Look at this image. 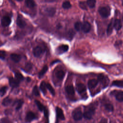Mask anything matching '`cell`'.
I'll return each instance as SVG.
<instances>
[{
    "label": "cell",
    "instance_id": "cell-1",
    "mask_svg": "<svg viewBox=\"0 0 123 123\" xmlns=\"http://www.w3.org/2000/svg\"><path fill=\"white\" fill-rule=\"evenodd\" d=\"M95 113V108L94 106H89L85 111L83 113L84 117L87 120H90L92 118Z\"/></svg>",
    "mask_w": 123,
    "mask_h": 123
},
{
    "label": "cell",
    "instance_id": "cell-2",
    "mask_svg": "<svg viewBox=\"0 0 123 123\" xmlns=\"http://www.w3.org/2000/svg\"><path fill=\"white\" fill-rule=\"evenodd\" d=\"M72 116L74 120L76 121L81 120L83 116V114L82 113L81 108L80 107H78L74 109L72 111Z\"/></svg>",
    "mask_w": 123,
    "mask_h": 123
},
{
    "label": "cell",
    "instance_id": "cell-3",
    "mask_svg": "<svg viewBox=\"0 0 123 123\" xmlns=\"http://www.w3.org/2000/svg\"><path fill=\"white\" fill-rule=\"evenodd\" d=\"M98 12L101 16L103 18L108 17L111 13L110 8L108 6L100 7L98 10Z\"/></svg>",
    "mask_w": 123,
    "mask_h": 123
},
{
    "label": "cell",
    "instance_id": "cell-4",
    "mask_svg": "<svg viewBox=\"0 0 123 123\" xmlns=\"http://www.w3.org/2000/svg\"><path fill=\"white\" fill-rule=\"evenodd\" d=\"M56 122L58 123L60 120H64L65 118L63 113L62 110L59 107H56Z\"/></svg>",
    "mask_w": 123,
    "mask_h": 123
},
{
    "label": "cell",
    "instance_id": "cell-5",
    "mask_svg": "<svg viewBox=\"0 0 123 123\" xmlns=\"http://www.w3.org/2000/svg\"><path fill=\"white\" fill-rule=\"evenodd\" d=\"M37 118V116L35 113L31 111H29L26 113L25 121L26 123H30Z\"/></svg>",
    "mask_w": 123,
    "mask_h": 123
},
{
    "label": "cell",
    "instance_id": "cell-6",
    "mask_svg": "<svg viewBox=\"0 0 123 123\" xmlns=\"http://www.w3.org/2000/svg\"><path fill=\"white\" fill-rule=\"evenodd\" d=\"M98 81H99L103 86L106 87L108 86L109 83V79L103 74H99L98 77Z\"/></svg>",
    "mask_w": 123,
    "mask_h": 123
},
{
    "label": "cell",
    "instance_id": "cell-7",
    "mask_svg": "<svg viewBox=\"0 0 123 123\" xmlns=\"http://www.w3.org/2000/svg\"><path fill=\"white\" fill-rule=\"evenodd\" d=\"M11 23V19L8 16H3L1 18V25L3 27L9 26Z\"/></svg>",
    "mask_w": 123,
    "mask_h": 123
},
{
    "label": "cell",
    "instance_id": "cell-8",
    "mask_svg": "<svg viewBox=\"0 0 123 123\" xmlns=\"http://www.w3.org/2000/svg\"><path fill=\"white\" fill-rule=\"evenodd\" d=\"M111 94L115 96L117 100L120 102L123 101V91H113L111 92Z\"/></svg>",
    "mask_w": 123,
    "mask_h": 123
},
{
    "label": "cell",
    "instance_id": "cell-9",
    "mask_svg": "<svg viewBox=\"0 0 123 123\" xmlns=\"http://www.w3.org/2000/svg\"><path fill=\"white\" fill-rule=\"evenodd\" d=\"M44 12L49 16H53L56 12V9L53 7H48L44 9Z\"/></svg>",
    "mask_w": 123,
    "mask_h": 123
},
{
    "label": "cell",
    "instance_id": "cell-10",
    "mask_svg": "<svg viewBox=\"0 0 123 123\" xmlns=\"http://www.w3.org/2000/svg\"><path fill=\"white\" fill-rule=\"evenodd\" d=\"M16 24L17 25L21 28H24L26 25V22L22 18V17L20 16V15H18L17 16V18L16 19Z\"/></svg>",
    "mask_w": 123,
    "mask_h": 123
},
{
    "label": "cell",
    "instance_id": "cell-11",
    "mask_svg": "<svg viewBox=\"0 0 123 123\" xmlns=\"http://www.w3.org/2000/svg\"><path fill=\"white\" fill-rule=\"evenodd\" d=\"M33 53L35 57H39L43 53V49L40 46H37L33 49Z\"/></svg>",
    "mask_w": 123,
    "mask_h": 123
},
{
    "label": "cell",
    "instance_id": "cell-12",
    "mask_svg": "<svg viewBox=\"0 0 123 123\" xmlns=\"http://www.w3.org/2000/svg\"><path fill=\"white\" fill-rule=\"evenodd\" d=\"M9 83L10 86L12 87L15 88L18 87L19 86L20 82L17 80L15 78H14L12 77H10L9 78Z\"/></svg>",
    "mask_w": 123,
    "mask_h": 123
},
{
    "label": "cell",
    "instance_id": "cell-13",
    "mask_svg": "<svg viewBox=\"0 0 123 123\" xmlns=\"http://www.w3.org/2000/svg\"><path fill=\"white\" fill-rule=\"evenodd\" d=\"M76 89L78 93L81 94L86 91V87L83 83H78L76 86Z\"/></svg>",
    "mask_w": 123,
    "mask_h": 123
},
{
    "label": "cell",
    "instance_id": "cell-14",
    "mask_svg": "<svg viewBox=\"0 0 123 123\" xmlns=\"http://www.w3.org/2000/svg\"><path fill=\"white\" fill-rule=\"evenodd\" d=\"M91 29V25L88 22L85 21L82 24V31L85 33H88L89 32V31Z\"/></svg>",
    "mask_w": 123,
    "mask_h": 123
},
{
    "label": "cell",
    "instance_id": "cell-15",
    "mask_svg": "<svg viewBox=\"0 0 123 123\" xmlns=\"http://www.w3.org/2000/svg\"><path fill=\"white\" fill-rule=\"evenodd\" d=\"M69 49V46L68 45H62L59 46L57 49V53L59 54H62L63 52L67 51Z\"/></svg>",
    "mask_w": 123,
    "mask_h": 123
},
{
    "label": "cell",
    "instance_id": "cell-16",
    "mask_svg": "<svg viewBox=\"0 0 123 123\" xmlns=\"http://www.w3.org/2000/svg\"><path fill=\"white\" fill-rule=\"evenodd\" d=\"M98 80H97L96 79H92L88 81L87 85L89 89H92L95 88L98 85Z\"/></svg>",
    "mask_w": 123,
    "mask_h": 123
},
{
    "label": "cell",
    "instance_id": "cell-17",
    "mask_svg": "<svg viewBox=\"0 0 123 123\" xmlns=\"http://www.w3.org/2000/svg\"><path fill=\"white\" fill-rule=\"evenodd\" d=\"M10 57L12 61H13L14 62H16V63L19 62L21 59V56L20 55L16 53L11 54Z\"/></svg>",
    "mask_w": 123,
    "mask_h": 123
},
{
    "label": "cell",
    "instance_id": "cell-18",
    "mask_svg": "<svg viewBox=\"0 0 123 123\" xmlns=\"http://www.w3.org/2000/svg\"><path fill=\"white\" fill-rule=\"evenodd\" d=\"M122 26V21L120 19H116L114 21V27L116 30H120Z\"/></svg>",
    "mask_w": 123,
    "mask_h": 123
},
{
    "label": "cell",
    "instance_id": "cell-19",
    "mask_svg": "<svg viewBox=\"0 0 123 123\" xmlns=\"http://www.w3.org/2000/svg\"><path fill=\"white\" fill-rule=\"evenodd\" d=\"M24 104V100L22 99H17L14 101L13 105H15V110L18 111L21 109Z\"/></svg>",
    "mask_w": 123,
    "mask_h": 123
},
{
    "label": "cell",
    "instance_id": "cell-20",
    "mask_svg": "<svg viewBox=\"0 0 123 123\" xmlns=\"http://www.w3.org/2000/svg\"><path fill=\"white\" fill-rule=\"evenodd\" d=\"M65 72L64 71L62 70H58L56 73H55V75L56 77L59 80H62L64 76H65Z\"/></svg>",
    "mask_w": 123,
    "mask_h": 123
},
{
    "label": "cell",
    "instance_id": "cell-21",
    "mask_svg": "<svg viewBox=\"0 0 123 123\" xmlns=\"http://www.w3.org/2000/svg\"><path fill=\"white\" fill-rule=\"evenodd\" d=\"M65 91L67 93L70 95L74 94V88L72 85H69L65 87Z\"/></svg>",
    "mask_w": 123,
    "mask_h": 123
},
{
    "label": "cell",
    "instance_id": "cell-22",
    "mask_svg": "<svg viewBox=\"0 0 123 123\" xmlns=\"http://www.w3.org/2000/svg\"><path fill=\"white\" fill-rule=\"evenodd\" d=\"M114 27V21L113 20H111L109 25H108V27L107 29V33L108 35H110L113 30V28Z\"/></svg>",
    "mask_w": 123,
    "mask_h": 123
},
{
    "label": "cell",
    "instance_id": "cell-23",
    "mask_svg": "<svg viewBox=\"0 0 123 123\" xmlns=\"http://www.w3.org/2000/svg\"><path fill=\"white\" fill-rule=\"evenodd\" d=\"M40 89L44 95L47 93V83L45 81H42L40 84Z\"/></svg>",
    "mask_w": 123,
    "mask_h": 123
},
{
    "label": "cell",
    "instance_id": "cell-24",
    "mask_svg": "<svg viewBox=\"0 0 123 123\" xmlns=\"http://www.w3.org/2000/svg\"><path fill=\"white\" fill-rule=\"evenodd\" d=\"M48 70V67L47 65H44L42 69L41 70V71L38 73V77L39 78H41L45 74V73L47 72Z\"/></svg>",
    "mask_w": 123,
    "mask_h": 123
},
{
    "label": "cell",
    "instance_id": "cell-25",
    "mask_svg": "<svg viewBox=\"0 0 123 123\" xmlns=\"http://www.w3.org/2000/svg\"><path fill=\"white\" fill-rule=\"evenodd\" d=\"M35 102L36 104V105L37 107V108L40 111H44V110L46 109V107L43 105V104H42L39 100H35Z\"/></svg>",
    "mask_w": 123,
    "mask_h": 123
},
{
    "label": "cell",
    "instance_id": "cell-26",
    "mask_svg": "<svg viewBox=\"0 0 123 123\" xmlns=\"http://www.w3.org/2000/svg\"><path fill=\"white\" fill-rule=\"evenodd\" d=\"M12 100L11 98H10L9 97H7L5 98L2 101V105L4 106H7L9 105L12 103Z\"/></svg>",
    "mask_w": 123,
    "mask_h": 123
},
{
    "label": "cell",
    "instance_id": "cell-27",
    "mask_svg": "<svg viewBox=\"0 0 123 123\" xmlns=\"http://www.w3.org/2000/svg\"><path fill=\"white\" fill-rule=\"evenodd\" d=\"M25 5L30 8H32L34 7L36 5V4L34 0H27L25 1Z\"/></svg>",
    "mask_w": 123,
    "mask_h": 123
},
{
    "label": "cell",
    "instance_id": "cell-28",
    "mask_svg": "<svg viewBox=\"0 0 123 123\" xmlns=\"http://www.w3.org/2000/svg\"><path fill=\"white\" fill-rule=\"evenodd\" d=\"M14 76H15V78L18 80L19 82L22 81L24 80V76L23 75L19 72H15L14 73Z\"/></svg>",
    "mask_w": 123,
    "mask_h": 123
},
{
    "label": "cell",
    "instance_id": "cell-29",
    "mask_svg": "<svg viewBox=\"0 0 123 123\" xmlns=\"http://www.w3.org/2000/svg\"><path fill=\"white\" fill-rule=\"evenodd\" d=\"M112 85L120 87H123V80H115L112 82Z\"/></svg>",
    "mask_w": 123,
    "mask_h": 123
},
{
    "label": "cell",
    "instance_id": "cell-30",
    "mask_svg": "<svg viewBox=\"0 0 123 123\" xmlns=\"http://www.w3.org/2000/svg\"><path fill=\"white\" fill-rule=\"evenodd\" d=\"M74 27L77 31H79L80 30H82V23L81 22H76L74 25Z\"/></svg>",
    "mask_w": 123,
    "mask_h": 123
},
{
    "label": "cell",
    "instance_id": "cell-31",
    "mask_svg": "<svg viewBox=\"0 0 123 123\" xmlns=\"http://www.w3.org/2000/svg\"><path fill=\"white\" fill-rule=\"evenodd\" d=\"M75 34V32L73 29H70L68 31L67 33V37L69 39L71 40L74 37Z\"/></svg>",
    "mask_w": 123,
    "mask_h": 123
},
{
    "label": "cell",
    "instance_id": "cell-32",
    "mask_svg": "<svg viewBox=\"0 0 123 123\" xmlns=\"http://www.w3.org/2000/svg\"><path fill=\"white\" fill-rule=\"evenodd\" d=\"M104 107L106 110H107L108 111L111 112L113 111V105L111 103H107L104 105Z\"/></svg>",
    "mask_w": 123,
    "mask_h": 123
},
{
    "label": "cell",
    "instance_id": "cell-33",
    "mask_svg": "<svg viewBox=\"0 0 123 123\" xmlns=\"http://www.w3.org/2000/svg\"><path fill=\"white\" fill-rule=\"evenodd\" d=\"M72 5L70 1H65L63 2L62 4V7L64 9H68L71 7Z\"/></svg>",
    "mask_w": 123,
    "mask_h": 123
},
{
    "label": "cell",
    "instance_id": "cell-34",
    "mask_svg": "<svg viewBox=\"0 0 123 123\" xmlns=\"http://www.w3.org/2000/svg\"><path fill=\"white\" fill-rule=\"evenodd\" d=\"M86 2L87 4V5L90 8H93L95 6L96 1L95 0H87Z\"/></svg>",
    "mask_w": 123,
    "mask_h": 123
},
{
    "label": "cell",
    "instance_id": "cell-35",
    "mask_svg": "<svg viewBox=\"0 0 123 123\" xmlns=\"http://www.w3.org/2000/svg\"><path fill=\"white\" fill-rule=\"evenodd\" d=\"M47 89L49 91L50 93L52 94V95L55 96V90L54 89V88L50 84L47 83Z\"/></svg>",
    "mask_w": 123,
    "mask_h": 123
},
{
    "label": "cell",
    "instance_id": "cell-36",
    "mask_svg": "<svg viewBox=\"0 0 123 123\" xmlns=\"http://www.w3.org/2000/svg\"><path fill=\"white\" fill-rule=\"evenodd\" d=\"M79 6L80 8L84 10H87V4L85 1H79Z\"/></svg>",
    "mask_w": 123,
    "mask_h": 123
},
{
    "label": "cell",
    "instance_id": "cell-37",
    "mask_svg": "<svg viewBox=\"0 0 123 123\" xmlns=\"http://www.w3.org/2000/svg\"><path fill=\"white\" fill-rule=\"evenodd\" d=\"M32 68V65L31 63H27L25 65V68H24V70L26 72H30L31 69Z\"/></svg>",
    "mask_w": 123,
    "mask_h": 123
},
{
    "label": "cell",
    "instance_id": "cell-38",
    "mask_svg": "<svg viewBox=\"0 0 123 123\" xmlns=\"http://www.w3.org/2000/svg\"><path fill=\"white\" fill-rule=\"evenodd\" d=\"M33 93L36 96H39L40 93L38 87L37 86H34L33 88Z\"/></svg>",
    "mask_w": 123,
    "mask_h": 123
},
{
    "label": "cell",
    "instance_id": "cell-39",
    "mask_svg": "<svg viewBox=\"0 0 123 123\" xmlns=\"http://www.w3.org/2000/svg\"><path fill=\"white\" fill-rule=\"evenodd\" d=\"M7 89V87L6 86H3L0 88V94L1 97H3L5 94Z\"/></svg>",
    "mask_w": 123,
    "mask_h": 123
},
{
    "label": "cell",
    "instance_id": "cell-40",
    "mask_svg": "<svg viewBox=\"0 0 123 123\" xmlns=\"http://www.w3.org/2000/svg\"><path fill=\"white\" fill-rule=\"evenodd\" d=\"M6 54H5V52L3 50H1L0 51V58L2 60H4Z\"/></svg>",
    "mask_w": 123,
    "mask_h": 123
},
{
    "label": "cell",
    "instance_id": "cell-41",
    "mask_svg": "<svg viewBox=\"0 0 123 123\" xmlns=\"http://www.w3.org/2000/svg\"><path fill=\"white\" fill-rule=\"evenodd\" d=\"M1 122L2 123H12L11 121L6 118H3L1 120Z\"/></svg>",
    "mask_w": 123,
    "mask_h": 123
},
{
    "label": "cell",
    "instance_id": "cell-42",
    "mask_svg": "<svg viewBox=\"0 0 123 123\" xmlns=\"http://www.w3.org/2000/svg\"><path fill=\"white\" fill-rule=\"evenodd\" d=\"M100 123H107V121L106 119L105 118H103L102 119L101 121H100Z\"/></svg>",
    "mask_w": 123,
    "mask_h": 123
},
{
    "label": "cell",
    "instance_id": "cell-43",
    "mask_svg": "<svg viewBox=\"0 0 123 123\" xmlns=\"http://www.w3.org/2000/svg\"><path fill=\"white\" fill-rule=\"evenodd\" d=\"M44 1L48 2H54L55 1V0H45Z\"/></svg>",
    "mask_w": 123,
    "mask_h": 123
},
{
    "label": "cell",
    "instance_id": "cell-44",
    "mask_svg": "<svg viewBox=\"0 0 123 123\" xmlns=\"http://www.w3.org/2000/svg\"><path fill=\"white\" fill-rule=\"evenodd\" d=\"M58 60H56V61H53V62L51 63V64H54V63H55V62H58Z\"/></svg>",
    "mask_w": 123,
    "mask_h": 123
},
{
    "label": "cell",
    "instance_id": "cell-45",
    "mask_svg": "<svg viewBox=\"0 0 123 123\" xmlns=\"http://www.w3.org/2000/svg\"><path fill=\"white\" fill-rule=\"evenodd\" d=\"M122 4H123V3H122Z\"/></svg>",
    "mask_w": 123,
    "mask_h": 123
}]
</instances>
